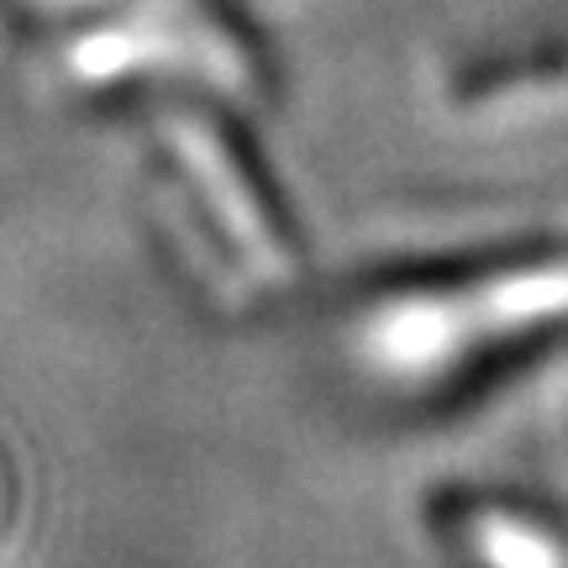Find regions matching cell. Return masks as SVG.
<instances>
[{
    "instance_id": "1",
    "label": "cell",
    "mask_w": 568,
    "mask_h": 568,
    "mask_svg": "<svg viewBox=\"0 0 568 568\" xmlns=\"http://www.w3.org/2000/svg\"><path fill=\"white\" fill-rule=\"evenodd\" d=\"M447 527L479 568H568V548L548 531V521H537L527 510L464 500L453 506Z\"/></svg>"
}]
</instances>
